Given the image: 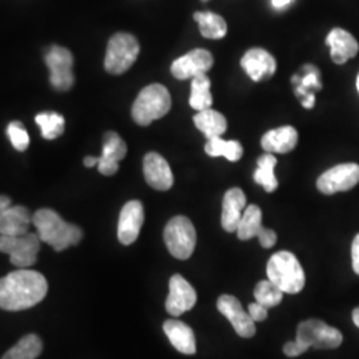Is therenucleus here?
<instances>
[{
    "label": "nucleus",
    "instance_id": "nucleus-39",
    "mask_svg": "<svg viewBox=\"0 0 359 359\" xmlns=\"http://www.w3.org/2000/svg\"><path fill=\"white\" fill-rule=\"evenodd\" d=\"M314 104H316V97H314L313 93H309V95H306V96L302 99V105H304L305 108H313Z\"/></svg>",
    "mask_w": 359,
    "mask_h": 359
},
{
    "label": "nucleus",
    "instance_id": "nucleus-21",
    "mask_svg": "<svg viewBox=\"0 0 359 359\" xmlns=\"http://www.w3.org/2000/svg\"><path fill=\"white\" fill-rule=\"evenodd\" d=\"M164 333L167 334L172 346L180 353L187 355H192L196 353L194 333L187 323L177 320H168L164 323Z\"/></svg>",
    "mask_w": 359,
    "mask_h": 359
},
{
    "label": "nucleus",
    "instance_id": "nucleus-20",
    "mask_svg": "<svg viewBox=\"0 0 359 359\" xmlns=\"http://www.w3.org/2000/svg\"><path fill=\"white\" fill-rule=\"evenodd\" d=\"M298 142V132L294 127L286 126L281 128L271 129L261 139V147L268 154H289L294 149Z\"/></svg>",
    "mask_w": 359,
    "mask_h": 359
},
{
    "label": "nucleus",
    "instance_id": "nucleus-22",
    "mask_svg": "<svg viewBox=\"0 0 359 359\" xmlns=\"http://www.w3.org/2000/svg\"><path fill=\"white\" fill-rule=\"evenodd\" d=\"M193 120H194V126L205 135L208 140L215 139V137H221L228 128L225 116L221 115L219 112L213 111L210 108L198 112L193 117Z\"/></svg>",
    "mask_w": 359,
    "mask_h": 359
},
{
    "label": "nucleus",
    "instance_id": "nucleus-7",
    "mask_svg": "<svg viewBox=\"0 0 359 359\" xmlns=\"http://www.w3.org/2000/svg\"><path fill=\"white\" fill-rule=\"evenodd\" d=\"M40 237L35 233H27L18 237L1 236L0 249L10 256L11 264L19 269H28L38 261Z\"/></svg>",
    "mask_w": 359,
    "mask_h": 359
},
{
    "label": "nucleus",
    "instance_id": "nucleus-38",
    "mask_svg": "<svg viewBox=\"0 0 359 359\" xmlns=\"http://www.w3.org/2000/svg\"><path fill=\"white\" fill-rule=\"evenodd\" d=\"M292 3H293V0H271V6H273L276 10H280V11L287 8Z\"/></svg>",
    "mask_w": 359,
    "mask_h": 359
},
{
    "label": "nucleus",
    "instance_id": "nucleus-8",
    "mask_svg": "<svg viewBox=\"0 0 359 359\" xmlns=\"http://www.w3.org/2000/svg\"><path fill=\"white\" fill-rule=\"evenodd\" d=\"M297 341L309 348H337L341 346L344 337L339 330L320 320L301 322L297 327Z\"/></svg>",
    "mask_w": 359,
    "mask_h": 359
},
{
    "label": "nucleus",
    "instance_id": "nucleus-40",
    "mask_svg": "<svg viewBox=\"0 0 359 359\" xmlns=\"http://www.w3.org/2000/svg\"><path fill=\"white\" fill-rule=\"evenodd\" d=\"M99 160H100V157L87 156V157L84 158V165L87 168L95 167V165H97V164H99Z\"/></svg>",
    "mask_w": 359,
    "mask_h": 359
},
{
    "label": "nucleus",
    "instance_id": "nucleus-37",
    "mask_svg": "<svg viewBox=\"0 0 359 359\" xmlns=\"http://www.w3.org/2000/svg\"><path fill=\"white\" fill-rule=\"evenodd\" d=\"M351 258H353V269L359 276V234L355 236L351 245Z\"/></svg>",
    "mask_w": 359,
    "mask_h": 359
},
{
    "label": "nucleus",
    "instance_id": "nucleus-35",
    "mask_svg": "<svg viewBox=\"0 0 359 359\" xmlns=\"http://www.w3.org/2000/svg\"><path fill=\"white\" fill-rule=\"evenodd\" d=\"M268 310H269V309L262 306V305L258 304V302L250 304V305L248 306V313H249V316L252 317V320L255 322L265 321V320L268 318Z\"/></svg>",
    "mask_w": 359,
    "mask_h": 359
},
{
    "label": "nucleus",
    "instance_id": "nucleus-2",
    "mask_svg": "<svg viewBox=\"0 0 359 359\" xmlns=\"http://www.w3.org/2000/svg\"><path fill=\"white\" fill-rule=\"evenodd\" d=\"M32 224L41 243L50 245L56 252H63L67 248L79 244L83 238V231L79 226L65 222L52 209H39L32 216Z\"/></svg>",
    "mask_w": 359,
    "mask_h": 359
},
{
    "label": "nucleus",
    "instance_id": "nucleus-41",
    "mask_svg": "<svg viewBox=\"0 0 359 359\" xmlns=\"http://www.w3.org/2000/svg\"><path fill=\"white\" fill-rule=\"evenodd\" d=\"M11 206V200L7 196H1V201H0V212L6 210Z\"/></svg>",
    "mask_w": 359,
    "mask_h": 359
},
{
    "label": "nucleus",
    "instance_id": "nucleus-25",
    "mask_svg": "<svg viewBox=\"0 0 359 359\" xmlns=\"http://www.w3.org/2000/svg\"><path fill=\"white\" fill-rule=\"evenodd\" d=\"M194 20L198 23L201 35L206 39H222L228 32L226 22L217 13L205 11L194 13Z\"/></svg>",
    "mask_w": 359,
    "mask_h": 359
},
{
    "label": "nucleus",
    "instance_id": "nucleus-19",
    "mask_svg": "<svg viewBox=\"0 0 359 359\" xmlns=\"http://www.w3.org/2000/svg\"><path fill=\"white\" fill-rule=\"evenodd\" d=\"M32 216L25 206H10L0 212V233L1 236L18 237L29 233Z\"/></svg>",
    "mask_w": 359,
    "mask_h": 359
},
{
    "label": "nucleus",
    "instance_id": "nucleus-9",
    "mask_svg": "<svg viewBox=\"0 0 359 359\" xmlns=\"http://www.w3.org/2000/svg\"><path fill=\"white\" fill-rule=\"evenodd\" d=\"M46 65L50 69V83L55 90H68L74 86V56L67 48L59 46L51 47L46 55Z\"/></svg>",
    "mask_w": 359,
    "mask_h": 359
},
{
    "label": "nucleus",
    "instance_id": "nucleus-26",
    "mask_svg": "<svg viewBox=\"0 0 359 359\" xmlns=\"http://www.w3.org/2000/svg\"><path fill=\"white\" fill-rule=\"evenodd\" d=\"M43 351V342L36 334H27L1 359H36Z\"/></svg>",
    "mask_w": 359,
    "mask_h": 359
},
{
    "label": "nucleus",
    "instance_id": "nucleus-36",
    "mask_svg": "<svg viewBox=\"0 0 359 359\" xmlns=\"http://www.w3.org/2000/svg\"><path fill=\"white\" fill-rule=\"evenodd\" d=\"M258 240H259V244H261L262 248L270 249V248H273V246L276 245V243H277V234H276V231L265 228V231L261 233V236L258 237Z\"/></svg>",
    "mask_w": 359,
    "mask_h": 359
},
{
    "label": "nucleus",
    "instance_id": "nucleus-24",
    "mask_svg": "<svg viewBox=\"0 0 359 359\" xmlns=\"http://www.w3.org/2000/svg\"><path fill=\"white\" fill-rule=\"evenodd\" d=\"M256 172H255V181L261 185L268 193H273L278 188V180L274 175V168L277 165V158L273 154H262L257 160Z\"/></svg>",
    "mask_w": 359,
    "mask_h": 359
},
{
    "label": "nucleus",
    "instance_id": "nucleus-34",
    "mask_svg": "<svg viewBox=\"0 0 359 359\" xmlns=\"http://www.w3.org/2000/svg\"><path fill=\"white\" fill-rule=\"evenodd\" d=\"M308 350L309 347L306 346V345H304L302 342H299V341H297V339L292 341V342H287V344L283 346L285 355H287V357H290V358L298 357V355L306 353Z\"/></svg>",
    "mask_w": 359,
    "mask_h": 359
},
{
    "label": "nucleus",
    "instance_id": "nucleus-30",
    "mask_svg": "<svg viewBox=\"0 0 359 359\" xmlns=\"http://www.w3.org/2000/svg\"><path fill=\"white\" fill-rule=\"evenodd\" d=\"M283 294L285 293L283 290L276 283H271L270 280L257 283L256 289H255L256 302L261 304L266 309L278 306L283 302Z\"/></svg>",
    "mask_w": 359,
    "mask_h": 359
},
{
    "label": "nucleus",
    "instance_id": "nucleus-11",
    "mask_svg": "<svg viewBox=\"0 0 359 359\" xmlns=\"http://www.w3.org/2000/svg\"><path fill=\"white\" fill-rule=\"evenodd\" d=\"M218 311L226 317L236 333L243 338H252L256 334V322L245 311L241 302L234 295L224 294L218 298Z\"/></svg>",
    "mask_w": 359,
    "mask_h": 359
},
{
    "label": "nucleus",
    "instance_id": "nucleus-18",
    "mask_svg": "<svg viewBox=\"0 0 359 359\" xmlns=\"http://www.w3.org/2000/svg\"><path fill=\"white\" fill-rule=\"evenodd\" d=\"M326 43L330 47V56L335 65H345L359 51L358 41L342 28L332 29L326 38Z\"/></svg>",
    "mask_w": 359,
    "mask_h": 359
},
{
    "label": "nucleus",
    "instance_id": "nucleus-4",
    "mask_svg": "<svg viewBox=\"0 0 359 359\" xmlns=\"http://www.w3.org/2000/svg\"><path fill=\"white\" fill-rule=\"evenodd\" d=\"M170 107L172 99L167 88L161 84H151L139 93L132 107V117L139 126L147 127L167 115Z\"/></svg>",
    "mask_w": 359,
    "mask_h": 359
},
{
    "label": "nucleus",
    "instance_id": "nucleus-28",
    "mask_svg": "<svg viewBox=\"0 0 359 359\" xmlns=\"http://www.w3.org/2000/svg\"><path fill=\"white\" fill-rule=\"evenodd\" d=\"M189 104L197 112L205 111L212 107L213 97L210 93V80L206 74L193 77Z\"/></svg>",
    "mask_w": 359,
    "mask_h": 359
},
{
    "label": "nucleus",
    "instance_id": "nucleus-15",
    "mask_svg": "<svg viewBox=\"0 0 359 359\" xmlns=\"http://www.w3.org/2000/svg\"><path fill=\"white\" fill-rule=\"evenodd\" d=\"M144 177L156 191L165 192L173 185V173L161 154L151 152L144 157Z\"/></svg>",
    "mask_w": 359,
    "mask_h": 359
},
{
    "label": "nucleus",
    "instance_id": "nucleus-43",
    "mask_svg": "<svg viewBox=\"0 0 359 359\" xmlns=\"http://www.w3.org/2000/svg\"><path fill=\"white\" fill-rule=\"evenodd\" d=\"M357 90H358L359 92V75L357 76Z\"/></svg>",
    "mask_w": 359,
    "mask_h": 359
},
{
    "label": "nucleus",
    "instance_id": "nucleus-5",
    "mask_svg": "<svg viewBox=\"0 0 359 359\" xmlns=\"http://www.w3.org/2000/svg\"><path fill=\"white\" fill-rule=\"evenodd\" d=\"M140 52L137 39L130 34H116L108 41L104 67L112 75H121L127 72L136 62Z\"/></svg>",
    "mask_w": 359,
    "mask_h": 359
},
{
    "label": "nucleus",
    "instance_id": "nucleus-10",
    "mask_svg": "<svg viewBox=\"0 0 359 359\" xmlns=\"http://www.w3.org/2000/svg\"><path fill=\"white\" fill-rule=\"evenodd\" d=\"M359 184V165L355 163L339 164L322 173L317 188L323 194L351 191Z\"/></svg>",
    "mask_w": 359,
    "mask_h": 359
},
{
    "label": "nucleus",
    "instance_id": "nucleus-17",
    "mask_svg": "<svg viewBox=\"0 0 359 359\" xmlns=\"http://www.w3.org/2000/svg\"><path fill=\"white\" fill-rule=\"evenodd\" d=\"M246 209V197L240 188H231L225 193L222 200L221 225L228 233L237 231L240 221Z\"/></svg>",
    "mask_w": 359,
    "mask_h": 359
},
{
    "label": "nucleus",
    "instance_id": "nucleus-13",
    "mask_svg": "<svg viewBox=\"0 0 359 359\" xmlns=\"http://www.w3.org/2000/svg\"><path fill=\"white\" fill-rule=\"evenodd\" d=\"M213 65V56L206 50H193L187 55L176 59L172 65V75L179 80L193 79L198 75L208 74Z\"/></svg>",
    "mask_w": 359,
    "mask_h": 359
},
{
    "label": "nucleus",
    "instance_id": "nucleus-27",
    "mask_svg": "<svg viewBox=\"0 0 359 359\" xmlns=\"http://www.w3.org/2000/svg\"><path fill=\"white\" fill-rule=\"evenodd\" d=\"M205 152L210 157H225L231 163H236V161L241 160V157L244 154V148H243L241 142H236V140L226 142L222 137H215L206 142Z\"/></svg>",
    "mask_w": 359,
    "mask_h": 359
},
{
    "label": "nucleus",
    "instance_id": "nucleus-6",
    "mask_svg": "<svg viewBox=\"0 0 359 359\" xmlns=\"http://www.w3.org/2000/svg\"><path fill=\"white\" fill-rule=\"evenodd\" d=\"M164 240L168 250L177 259H188L196 248V229L192 221L184 216L173 217L165 226Z\"/></svg>",
    "mask_w": 359,
    "mask_h": 359
},
{
    "label": "nucleus",
    "instance_id": "nucleus-33",
    "mask_svg": "<svg viewBox=\"0 0 359 359\" xmlns=\"http://www.w3.org/2000/svg\"><path fill=\"white\" fill-rule=\"evenodd\" d=\"M304 68L306 69V75L299 80V86L297 87L295 92H297L298 96H304L305 97L306 95H309L308 92H306L309 88L321 90L322 86L321 81H320V72H318V69L316 67L306 65Z\"/></svg>",
    "mask_w": 359,
    "mask_h": 359
},
{
    "label": "nucleus",
    "instance_id": "nucleus-3",
    "mask_svg": "<svg viewBox=\"0 0 359 359\" xmlns=\"http://www.w3.org/2000/svg\"><path fill=\"white\" fill-rule=\"evenodd\" d=\"M266 273L270 281L287 294L299 293L306 283L305 271L298 258L286 250L277 252L270 257Z\"/></svg>",
    "mask_w": 359,
    "mask_h": 359
},
{
    "label": "nucleus",
    "instance_id": "nucleus-42",
    "mask_svg": "<svg viewBox=\"0 0 359 359\" xmlns=\"http://www.w3.org/2000/svg\"><path fill=\"white\" fill-rule=\"evenodd\" d=\"M353 322L355 323L357 327H359V308L355 309V310L353 311Z\"/></svg>",
    "mask_w": 359,
    "mask_h": 359
},
{
    "label": "nucleus",
    "instance_id": "nucleus-14",
    "mask_svg": "<svg viewBox=\"0 0 359 359\" xmlns=\"http://www.w3.org/2000/svg\"><path fill=\"white\" fill-rule=\"evenodd\" d=\"M144 224V206L140 201L132 200L123 206L118 217L117 237L123 245L133 244Z\"/></svg>",
    "mask_w": 359,
    "mask_h": 359
},
{
    "label": "nucleus",
    "instance_id": "nucleus-31",
    "mask_svg": "<svg viewBox=\"0 0 359 359\" xmlns=\"http://www.w3.org/2000/svg\"><path fill=\"white\" fill-rule=\"evenodd\" d=\"M127 154V144L116 133L107 132L103 139V154L102 157L114 163H120Z\"/></svg>",
    "mask_w": 359,
    "mask_h": 359
},
{
    "label": "nucleus",
    "instance_id": "nucleus-16",
    "mask_svg": "<svg viewBox=\"0 0 359 359\" xmlns=\"http://www.w3.org/2000/svg\"><path fill=\"white\" fill-rule=\"evenodd\" d=\"M241 65L253 81L268 80L276 74L277 63L269 52L264 48H252L241 59Z\"/></svg>",
    "mask_w": 359,
    "mask_h": 359
},
{
    "label": "nucleus",
    "instance_id": "nucleus-1",
    "mask_svg": "<svg viewBox=\"0 0 359 359\" xmlns=\"http://www.w3.org/2000/svg\"><path fill=\"white\" fill-rule=\"evenodd\" d=\"M48 293L46 277L35 270L11 271L0 283V308L7 311H22L34 308Z\"/></svg>",
    "mask_w": 359,
    "mask_h": 359
},
{
    "label": "nucleus",
    "instance_id": "nucleus-23",
    "mask_svg": "<svg viewBox=\"0 0 359 359\" xmlns=\"http://www.w3.org/2000/svg\"><path fill=\"white\" fill-rule=\"evenodd\" d=\"M265 231V226L262 225V212L257 205H249L245 209L243 218L240 221L237 237L241 241H248L255 237H259L261 233Z\"/></svg>",
    "mask_w": 359,
    "mask_h": 359
},
{
    "label": "nucleus",
    "instance_id": "nucleus-29",
    "mask_svg": "<svg viewBox=\"0 0 359 359\" xmlns=\"http://www.w3.org/2000/svg\"><path fill=\"white\" fill-rule=\"evenodd\" d=\"M36 124L41 129V136L46 140H55L65 133V117L55 112H44L39 114L36 117Z\"/></svg>",
    "mask_w": 359,
    "mask_h": 359
},
{
    "label": "nucleus",
    "instance_id": "nucleus-44",
    "mask_svg": "<svg viewBox=\"0 0 359 359\" xmlns=\"http://www.w3.org/2000/svg\"><path fill=\"white\" fill-rule=\"evenodd\" d=\"M201 1H208V0H201Z\"/></svg>",
    "mask_w": 359,
    "mask_h": 359
},
{
    "label": "nucleus",
    "instance_id": "nucleus-32",
    "mask_svg": "<svg viewBox=\"0 0 359 359\" xmlns=\"http://www.w3.org/2000/svg\"><path fill=\"white\" fill-rule=\"evenodd\" d=\"M7 136L13 148L19 152H25L29 145V136L25 126L20 121H13L7 127Z\"/></svg>",
    "mask_w": 359,
    "mask_h": 359
},
{
    "label": "nucleus",
    "instance_id": "nucleus-12",
    "mask_svg": "<svg viewBox=\"0 0 359 359\" xmlns=\"http://www.w3.org/2000/svg\"><path fill=\"white\" fill-rule=\"evenodd\" d=\"M197 302V293L182 276L175 274L169 280V294L165 308L172 317H180L189 311Z\"/></svg>",
    "mask_w": 359,
    "mask_h": 359
}]
</instances>
